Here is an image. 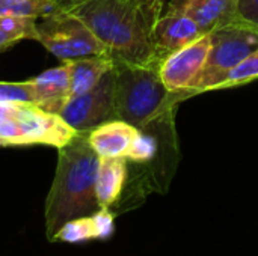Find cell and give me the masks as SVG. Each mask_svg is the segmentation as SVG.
I'll list each match as a JSON object with an SVG mask.
<instances>
[{
    "instance_id": "6da1fadb",
    "label": "cell",
    "mask_w": 258,
    "mask_h": 256,
    "mask_svg": "<svg viewBox=\"0 0 258 256\" xmlns=\"http://www.w3.org/2000/svg\"><path fill=\"white\" fill-rule=\"evenodd\" d=\"M168 0H83L70 12L83 20L115 60L160 65L154 27Z\"/></svg>"
},
{
    "instance_id": "7a4b0ae2",
    "label": "cell",
    "mask_w": 258,
    "mask_h": 256,
    "mask_svg": "<svg viewBox=\"0 0 258 256\" xmlns=\"http://www.w3.org/2000/svg\"><path fill=\"white\" fill-rule=\"evenodd\" d=\"M100 157L88 142V131L77 134L57 148V164L45 199V237L54 240L57 231L70 220L91 216L100 210L95 183Z\"/></svg>"
},
{
    "instance_id": "3957f363",
    "label": "cell",
    "mask_w": 258,
    "mask_h": 256,
    "mask_svg": "<svg viewBox=\"0 0 258 256\" xmlns=\"http://www.w3.org/2000/svg\"><path fill=\"white\" fill-rule=\"evenodd\" d=\"M115 119L138 128L186 100L181 92H171L160 78V65H141L115 60Z\"/></svg>"
},
{
    "instance_id": "277c9868",
    "label": "cell",
    "mask_w": 258,
    "mask_h": 256,
    "mask_svg": "<svg viewBox=\"0 0 258 256\" xmlns=\"http://www.w3.org/2000/svg\"><path fill=\"white\" fill-rule=\"evenodd\" d=\"M77 131L59 115L48 113L33 103L0 101V148L47 145L60 148Z\"/></svg>"
},
{
    "instance_id": "5b68a950",
    "label": "cell",
    "mask_w": 258,
    "mask_h": 256,
    "mask_svg": "<svg viewBox=\"0 0 258 256\" xmlns=\"http://www.w3.org/2000/svg\"><path fill=\"white\" fill-rule=\"evenodd\" d=\"M258 48V29L234 21L212 32V48L204 69L187 89L189 98L216 91L225 75L248 54Z\"/></svg>"
},
{
    "instance_id": "8992f818",
    "label": "cell",
    "mask_w": 258,
    "mask_h": 256,
    "mask_svg": "<svg viewBox=\"0 0 258 256\" xmlns=\"http://www.w3.org/2000/svg\"><path fill=\"white\" fill-rule=\"evenodd\" d=\"M36 41L62 62L109 53L88 24L70 11H57L44 17L38 23Z\"/></svg>"
},
{
    "instance_id": "52a82bcc",
    "label": "cell",
    "mask_w": 258,
    "mask_h": 256,
    "mask_svg": "<svg viewBox=\"0 0 258 256\" xmlns=\"http://www.w3.org/2000/svg\"><path fill=\"white\" fill-rule=\"evenodd\" d=\"M59 116L76 131H91L115 119V71L110 69L88 92L71 97Z\"/></svg>"
},
{
    "instance_id": "ba28073f",
    "label": "cell",
    "mask_w": 258,
    "mask_h": 256,
    "mask_svg": "<svg viewBox=\"0 0 258 256\" xmlns=\"http://www.w3.org/2000/svg\"><path fill=\"white\" fill-rule=\"evenodd\" d=\"M212 48V32L203 33L187 45L169 53L160 63V78L171 92H181L189 98L187 89L206 66Z\"/></svg>"
},
{
    "instance_id": "9c48e42d",
    "label": "cell",
    "mask_w": 258,
    "mask_h": 256,
    "mask_svg": "<svg viewBox=\"0 0 258 256\" xmlns=\"http://www.w3.org/2000/svg\"><path fill=\"white\" fill-rule=\"evenodd\" d=\"M166 9L187 15L204 33L237 21V0H171Z\"/></svg>"
},
{
    "instance_id": "30bf717a",
    "label": "cell",
    "mask_w": 258,
    "mask_h": 256,
    "mask_svg": "<svg viewBox=\"0 0 258 256\" xmlns=\"http://www.w3.org/2000/svg\"><path fill=\"white\" fill-rule=\"evenodd\" d=\"M33 86V104L39 109L60 115L62 109L71 98V78L68 65L50 68L39 75L30 78Z\"/></svg>"
},
{
    "instance_id": "8fae6325",
    "label": "cell",
    "mask_w": 258,
    "mask_h": 256,
    "mask_svg": "<svg viewBox=\"0 0 258 256\" xmlns=\"http://www.w3.org/2000/svg\"><path fill=\"white\" fill-rule=\"evenodd\" d=\"M204 32L184 14L169 11L163 12L154 27V45L157 53L165 59L169 53L195 41Z\"/></svg>"
},
{
    "instance_id": "7c38bea8",
    "label": "cell",
    "mask_w": 258,
    "mask_h": 256,
    "mask_svg": "<svg viewBox=\"0 0 258 256\" xmlns=\"http://www.w3.org/2000/svg\"><path fill=\"white\" fill-rule=\"evenodd\" d=\"M139 128L121 121H106L88 131V142L100 158L125 157Z\"/></svg>"
},
{
    "instance_id": "4fadbf2b",
    "label": "cell",
    "mask_w": 258,
    "mask_h": 256,
    "mask_svg": "<svg viewBox=\"0 0 258 256\" xmlns=\"http://www.w3.org/2000/svg\"><path fill=\"white\" fill-rule=\"evenodd\" d=\"M128 178V161L125 157L100 158L95 195L100 208H112L122 196Z\"/></svg>"
},
{
    "instance_id": "5bb4252c",
    "label": "cell",
    "mask_w": 258,
    "mask_h": 256,
    "mask_svg": "<svg viewBox=\"0 0 258 256\" xmlns=\"http://www.w3.org/2000/svg\"><path fill=\"white\" fill-rule=\"evenodd\" d=\"M63 62L68 65V69H70L71 97L85 94L89 89H92L95 84L100 83V80L110 69H113V65H115L110 53L85 56V57L63 60Z\"/></svg>"
},
{
    "instance_id": "9a60e30c",
    "label": "cell",
    "mask_w": 258,
    "mask_h": 256,
    "mask_svg": "<svg viewBox=\"0 0 258 256\" xmlns=\"http://www.w3.org/2000/svg\"><path fill=\"white\" fill-rule=\"evenodd\" d=\"M57 11L62 9L53 0H0V17H32L38 20Z\"/></svg>"
},
{
    "instance_id": "2e32d148",
    "label": "cell",
    "mask_w": 258,
    "mask_h": 256,
    "mask_svg": "<svg viewBox=\"0 0 258 256\" xmlns=\"http://www.w3.org/2000/svg\"><path fill=\"white\" fill-rule=\"evenodd\" d=\"M258 78V48L248 54L242 62H239L221 81L218 89H228L243 86Z\"/></svg>"
},
{
    "instance_id": "e0dca14e",
    "label": "cell",
    "mask_w": 258,
    "mask_h": 256,
    "mask_svg": "<svg viewBox=\"0 0 258 256\" xmlns=\"http://www.w3.org/2000/svg\"><path fill=\"white\" fill-rule=\"evenodd\" d=\"M89 240H95V229L91 216H83L67 222L54 235L53 241L63 243H85Z\"/></svg>"
},
{
    "instance_id": "ac0fdd59",
    "label": "cell",
    "mask_w": 258,
    "mask_h": 256,
    "mask_svg": "<svg viewBox=\"0 0 258 256\" xmlns=\"http://www.w3.org/2000/svg\"><path fill=\"white\" fill-rule=\"evenodd\" d=\"M0 101L33 103V86L26 81H0Z\"/></svg>"
},
{
    "instance_id": "d6986e66",
    "label": "cell",
    "mask_w": 258,
    "mask_h": 256,
    "mask_svg": "<svg viewBox=\"0 0 258 256\" xmlns=\"http://www.w3.org/2000/svg\"><path fill=\"white\" fill-rule=\"evenodd\" d=\"M91 217L95 229V240H109L115 232V216L110 208H100L91 214Z\"/></svg>"
},
{
    "instance_id": "ffe728a7",
    "label": "cell",
    "mask_w": 258,
    "mask_h": 256,
    "mask_svg": "<svg viewBox=\"0 0 258 256\" xmlns=\"http://www.w3.org/2000/svg\"><path fill=\"white\" fill-rule=\"evenodd\" d=\"M237 21L258 29V0H237Z\"/></svg>"
},
{
    "instance_id": "44dd1931",
    "label": "cell",
    "mask_w": 258,
    "mask_h": 256,
    "mask_svg": "<svg viewBox=\"0 0 258 256\" xmlns=\"http://www.w3.org/2000/svg\"><path fill=\"white\" fill-rule=\"evenodd\" d=\"M17 42H18V41H17L9 32H6L5 27L0 24V53H2V51H6V50L11 48V47H14Z\"/></svg>"
}]
</instances>
